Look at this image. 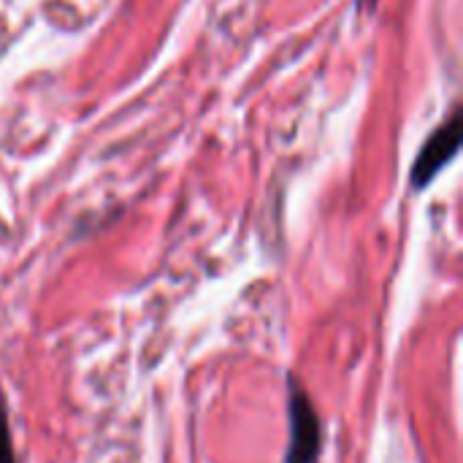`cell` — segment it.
Segmentation results:
<instances>
[{"label": "cell", "instance_id": "6da1fadb", "mask_svg": "<svg viewBox=\"0 0 463 463\" xmlns=\"http://www.w3.org/2000/svg\"><path fill=\"white\" fill-rule=\"evenodd\" d=\"M288 412H290V448L285 463H317L323 450V429L317 410L307 391L296 383V377H288Z\"/></svg>", "mask_w": 463, "mask_h": 463}, {"label": "cell", "instance_id": "7a4b0ae2", "mask_svg": "<svg viewBox=\"0 0 463 463\" xmlns=\"http://www.w3.org/2000/svg\"><path fill=\"white\" fill-rule=\"evenodd\" d=\"M458 144H461V117L456 111L423 144V149H420V155H418V160L412 165V184L415 187H426L442 171V165H448L456 157Z\"/></svg>", "mask_w": 463, "mask_h": 463}, {"label": "cell", "instance_id": "3957f363", "mask_svg": "<svg viewBox=\"0 0 463 463\" xmlns=\"http://www.w3.org/2000/svg\"><path fill=\"white\" fill-rule=\"evenodd\" d=\"M0 463H16L14 461L11 431H8V418H5V410H3V404H0Z\"/></svg>", "mask_w": 463, "mask_h": 463}]
</instances>
